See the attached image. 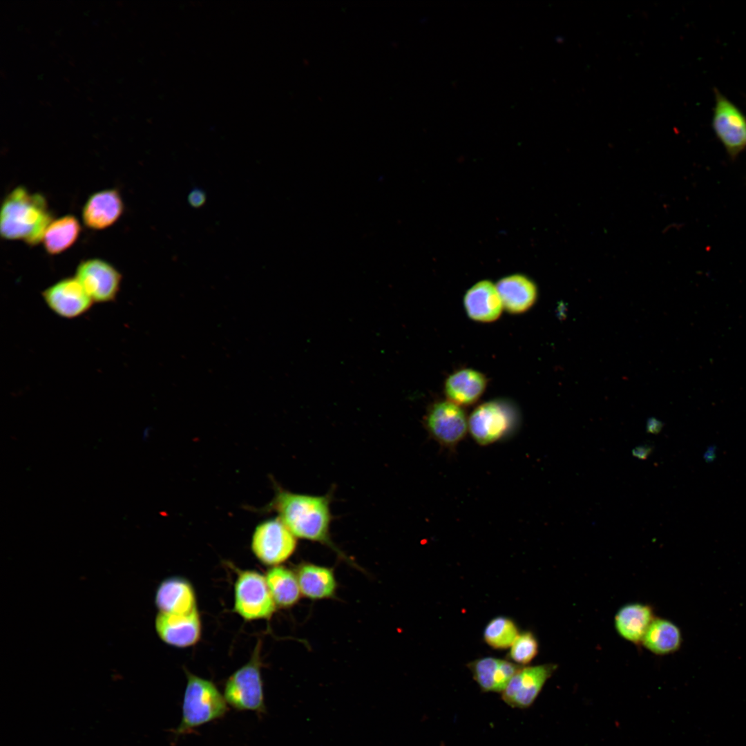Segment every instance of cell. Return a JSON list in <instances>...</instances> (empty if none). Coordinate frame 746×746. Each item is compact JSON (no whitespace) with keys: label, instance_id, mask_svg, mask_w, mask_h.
I'll list each match as a JSON object with an SVG mask.
<instances>
[{"label":"cell","instance_id":"cell-1","mask_svg":"<svg viewBox=\"0 0 746 746\" xmlns=\"http://www.w3.org/2000/svg\"><path fill=\"white\" fill-rule=\"evenodd\" d=\"M331 499L329 494H301L278 488L271 508L297 538L327 546L346 559L331 539Z\"/></svg>","mask_w":746,"mask_h":746},{"label":"cell","instance_id":"cell-2","mask_svg":"<svg viewBox=\"0 0 746 746\" xmlns=\"http://www.w3.org/2000/svg\"><path fill=\"white\" fill-rule=\"evenodd\" d=\"M53 220L45 197L18 186L3 199L0 213V233L8 240H22L30 246L42 242Z\"/></svg>","mask_w":746,"mask_h":746},{"label":"cell","instance_id":"cell-3","mask_svg":"<svg viewBox=\"0 0 746 746\" xmlns=\"http://www.w3.org/2000/svg\"><path fill=\"white\" fill-rule=\"evenodd\" d=\"M186 685L182 706V719L174 730L176 736L186 734L209 722L222 718L227 703L215 684L186 671Z\"/></svg>","mask_w":746,"mask_h":746},{"label":"cell","instance_id":"cell-4","mask_svg":"<svg viewBox=\"0 0 746 746\" xmlns=\"http://www.w3.org/2000/svg\"><path fill=\"white\" fill-rule=\"evenodd\" d=\"M260 648L259 642L249 661L233 672L224 685L223 695L225 700L236 710L252 711L258 714L266 711L260 672Z\"/></svg>","mask_w":746,"mask_h":746},{"label":"cell","instance_id":"cell-5","mask_svg":"<svg viewBox=\"0 0 746 746\" xmlns=\"http://www.w3.org/2000/svg\"><path fill=\"white\" fill-rule=\"evenodd\" d=\"M277 606L265 576L246 570L240 571L234 584V611L247 621L269 620Z\"/></svg>","mask_w":746,"mask_h":746},{"label":"cell","instance_id":"cell-6","mask_svg":"<svg viewBox=\"0 0 746 746\" xmlns=\"http://www.w3.org/2000/svg\"><path fill=\"white\" fill-rule=\"evenodd\" d=\"M297 537L278 518L258 526L251 540V549L263 564L275 566L287 560L295 552Z\"/></svg>","mask_w":746,"mask_h":746},{"label":"cell","instance_id":"cell-7","mask_svg":"<svg viewBox=\"0 0 746 746\" xmlns=\"http://www.w3.org/2000/svg\"><path fill=\"white\" fill-rule=\"evenodd\" d=\"M714 91L712 128L730 159L734 160L746 147V118L717 88Z\"/></svg>","mask_w":746,"mask_h":746},{"label":"cell","instance_id":"cell-8","mask_svg":"<svg viewBox=\"0 0 746 746\" xmlns=\"http://www.w3.org/2000/svg\"><path fill=\"white\" fill-rule=\"evenodd\" d=\"M512 409L497 401L484 403L477 406L468 419V430L480 445L493 443L513 431L515 417Z\"/></svg>","mask_w":746,"mask_h":746},{"label":"cell","instance_id":"cell-9","mask_svg":"<svg viewBox=\"0 0 746 746\" xmlns=\"http://www.w3.org/2000/svg\"><path fill=\"white\" fill-rule=\"evenodd\" d=\"M75 277L96 303L115 301L122 280L119 271L100 258L82 260L77 266Z\"/></svg>","mask_w":746,"mask_h":746},{"label":"cell","instance_id":"cell-10","mask_svg":"<svg viewBox=\"0 0 746 746\" xmlns=\"http://www.w3.org/2000/svg\"><path fill=\"white\" fill-rule=\"evenodd\" d=\"M430 435L446 448L455 447L465 437L468 419L462 408L449 401L434 403L425 415Z\"/></svg>","mask_w":746,"mask_h":746},{"label":"cell","instance_id":"cell-11","mask_svg":"<svg viewBox=\"0 0 746 746\" xmlns=\"http://www.w3.org/2000/svg\"><path fill=\"white\" fill-rule=\"evenodd\" d=\"M557 668L553 663L523 667L501 693L502 700L512 708L530 707Z\"/></svg>","mask_w":746,"mask_h":746},{"label":"cell","instance_id":"cell-12","mask_svg":"<svg viewBox=\"0 0 746 746\" xmlns=\"http://www.w3.org/2000/svg\"><path fill=\"white\" fill-rule=\"evenodd\" d=\"M46 306L57 316L66 319L87 313L94 302L75 277L64 278L41 291Z\"/></svg>","mask_w":746,"mask_h":746},{"label":"cell","instance_id":"cell-13","mask_svg":"<svg viewBox=\"0 0 746 746\" xmlns=\"http://www.w3.org/2000/svg\"><path fill=\"white\" fill-rule=\"evenodd\" d=\"M155 627L164 642L178 648L195 645L201 636V620L198 609L184 615L159 612Z\"/></svg>","mask_w":746,"mask_h":746},{"label":"cell","instance_id":"cell-14","mask_svg":"<svg viewBox=\"0 0 746 746\" xmlns=\"http://www.w3.org/2000/svg\"><path fill=\"white\" fill-rule=\"evenodd\" d=\"M124 204L116 189H106L91 194L82 209L84 225L93 230L106 229L122 215Z\"/></svg>","mask_w":746,"mask_h":746},{"label":"cell","instance_id":"cell-15","mask_svg":"<svg viewBox=\"0 0 746 746\" xmlns=\"http://www.w3.org/2000/svg\"><path fill=\"white\" fill-rule=\"evenodd\" d=\"M473 679L484 692L501 693L512 677L523 667L494 657L476 659L467 664Z\"/></svg>","mask_w":746,"mask_h":746},{"label":"cell","instance_id":"cell-16","mask_svg":"<svg viewBox=\"0 0 746 746\" xmlns=\"http://www.w3.org/2000/svg\"><path fill=\"white\" fill-rule=\"evenodd\" d=\"M155 604L159 612L184 615L198 609L194 589L191 583L180 577L163 580L157 589Z\"/></svg>","mask_w":746,"mask_h":746},{"label":"cell","instance_id":"cell-17","mask_svg":"<svg viewBox=\"0 0 746 746\" xmlns=\"http://www.w3.org/2000/svg\"><path fill=\"white\" fill-rule=\"evenodd\" d=\"M463 304L470 318L481 323L496 321L504 309L496 285L488 280L471 287L464 296Z\"/></svg>","mask_w":746,"mask_h":746},{"label":"cell","instance_id":"cell-18","mask_svg":"<svg viewBox=\"0 0 746 746\" xmlns=\"http://www.w3.org/2000/svg\"><path fill=\"white\" fill-rule=\"evenodd\" d=\"M656 618L653 608L642 602L622 606L614 616V628L618 634L633 644H641L642 639Z\"/></svg>","mask_w":746,"mask_h":746},{"label":"cell","instance_id":"cell-19","mask_svg":"<svg viewBox=\"0 0 746 746\" xmlns=\"http://www.w3.org/2000/svg\"><path fill=\"white\" fill-rule=\"evenodd\" d=\"M503 307L511 314L528 310L535 303L537 290L535 284L521 274L504 277L496 284Z\"/></svg>","mask_w":746,"mask_h":746},{"label":"cell","instance_id":"cell-20","mask_svg":"<svg viewBox=\"0 0 746 746\" xmlns=\"http://www.w3.org/2000/svg\"><path fill=\"white\" fill-rule=\"evenodd\" d=\"M486 385L487 379L481 372L463 369L448 376L445 382L444 390L448 401L461 407L477 401Z\"/></svg>","mask_w":746,"mask_h":746},{"label":"cell","instance_id":"cell-21","mask_svg":"<svg viewBox=\"0 0 746 746\" xmlns=\"http://www.w3.org/2000/svg\"><path fill=\"white\" fill-rule=\"evenodd\" d=\"M296 575L303 596L311 600H323L334 595L337 584L331 568L303 563L298 568Z\"/></svg>","mask_w":746,"mask_h":746},{"label":"cell","instance_id":"cell-22","mask_svg":"<svg viewBox=\"0 0 746 746\" xmlns=\"http://www.w3.org/2000/svg\"><path fill=\"white\" fill-rule=\"evenodd\" d=\"M682 641V634L677 624L670 620L656 617L641 644L653 654L667 656L678 651Z\"/></svg>","mask_w":746,"mask_h":746},{"label":"cell","instance_id":"cell-23","mask_svg":"<svg viewBox=\"0 0 746 746\" xmlns=\"http://www.w3.org/2000/svg\"><path fill=\"white\" fill-rule=\"evenodd\" d=\"M80 232V223L73 215L68 214L52 220L42 240L44 247L50 255L59 254L72 247Z\"/></svg>","mask_w":746,"mask_h":746},{"label":"cell","instance_id":"cell-24","mask_svg":"<svg viewBox=\"0 0 746 746\" xmlns=\"http://www.w3.org/2000/svg\"><path fill=\"white\" fill-rule=\"evenodd\" d=\"M265 576L277 607L289 608L297 603L302 594L296 573L278 565L271 567Z\"/></svg>","mask_w":746,"mask_h":746},{"label":"cell","instance_id":"cell-25","mask_svg":"<svg viewBox=\"0 0 746 746\" xmlns=\"http://www.w3.org/2000/svg\"><path fill=\"white\" fill-rule=\"evenodd\" d=\"M515 622L505 616H497L489 621L484 631L486 644L495 649L510 647L519 635Z\"/></svg>","mask_w":746,"mask_h":746},{"label":"cell","instance_id":"cell-26","mask_svg":"<svg viewBox=\"0 0 746 746\" xmlns=\"http://www.w3.org/2000/svg\"><path fill=\"white\" fill-rule=\"evenodd\" d=\"M538 651L539 643L535 635L527 631L518 635L510 647L508 658L517 664H526L535 658Z\"/></svg>","mask_w":746,"mask_h":746},{"label":"cell","instance_id":"cell-27","mask_svg":"<svg viewBox=\"0 0 746 746\" xmlns=\"http://www.w3.org/2000/svg\"><path fill=\"white\" fill-rule=\"evenodd\" d=\"M187 201L191 207L194 209L200 208L206 203V192L201 188L193 187L188 194Z\"/></svg>","mask_w":746,"mask_h":746},{"label":"cell","instance_id":"cell-28","mask_svg":"<svg viewBox=\"0 0 746 746\" xmlns=\"http://www.w3.org/2000/svg\"><path fill=\"white\" fill-rule=\"evenodd\" d=\"M653 446L644 444L636 446L632 450L633 457L639 459H646L653 451Z\"/></svg>","mask_w":746,"mask_h":746},{"label":"cell","instance_id":"cell-29","mask_svg":"<svg viewBox=\"0 0 746 746\" xmlns=\"http://www.w3.org/2000/svg\"><path fill=\"white\" fill-rule=\"evenodd\" d=\"M662 428V423L656 419H651L648 421L647 425V432L652 434H658L660 432Z\"/></svg>","mask_w":746,"mask_h":746},{"label":"cell","instance_id":"cell-30","mask_svg":"<svg viewBox=\"0 0 746 746\" xmlns=\"http://www.w3.org/2000/svg\"><path fill=\"white\" fill-rule=\"evenodd\" d=\"M716 447L715 446H709L704 453L703 458L707 463H711L714 461L716 457Z\"/></svg>","mask_w":746,"mask_h":746}]
</instances>
